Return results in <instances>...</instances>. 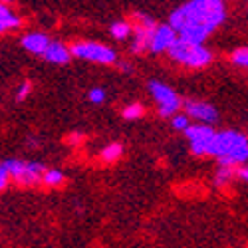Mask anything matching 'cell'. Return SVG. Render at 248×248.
Returning a JSON list of instances; mask_svg holds the SVG:
<instances>
[{
	"label": "cell",
	"instance_id": "obj_16",
	"mask_svg": "<svg viewBox=\"0 0 248 248\" xmlns=\"http://www.w3.org/2000/svg\"><path fill=\"white\" fill-rule=\"evenodd\" d=\"M64 181H66V175L60 169H46L42 185H46V187H60V185H64Z\"/></svg>",
	"mask_w": 248,
	"mask_h": 248
},
{
	"label": "cell",
	"instance_id": "obj_7",
	"mask_svg": "<svg viewBox=\"0 0 248 248\" xmlns=\"http://www.w3.org/2000/svg\"><path fill=\"white\" fill-rule=\"evenodd\" d=\"M155 28H157V24H155L153 18H149L145 14H135L133 42H131V52L133 54H143V52L149 50Z\"/></svg>",
	"mask_w": 248,
	"mask_h": 248
},
{
	"label": "cell",
	"instance_id": "obj_19",
	"mask_svg": "<svg viewBox=\"0 0 248 248\" xmlns=\"http://www.w3.org/2000/svg\"><path fill=\"white\" fill-rule=\"evenodd\" d=\"M171 125H173V129L185 133V131L191 127V117H189L187 113H175V115L171 117Z\"/></svg>",
	"mask_w": 248,
	"mask_h": 248
},
{
	"label": "cell",
	"instance_id": "obj_6",
	"mask_svg": "<svg viewBox=\"0 0 248 248\" xmlns=\"http://www.w3.org/2000/svg\"><path fill=\"white\" fill-rule=\"evenodd\" d=\"M149 93H151V97L155 99L157 108H159V113H161L163 117H173V115L179 113V109L183 108V101L179 99L177 92L171 90L167 84H163V81L151 79V81H149Z\"/></svg>",
	"mask_w": 248,
	"mask_h": 248
},
{
	"label": "cell",
	"instance_id": "obj_12",
	"mask_svg": "<svg viewBox=\"0 0 248 248\" xmlns=\"http://www.w3.org/2000/svg\"><path fill=\"white\" fill-rule=\"evenodd\" d=\"M42 58L46 62H50V64L64 66V64H68L70 58H72V50L66 44H62V42H50V46H48V50L44 52Z\"/></svg>",
	"mask_w": 248,
	"mask_h": 248
},
{
	"label": "cell",
	"instance_id": "obj_18",
	"mask_svg": "<svg viewBox=\"0 0 248 248\" xmlns=\"http://www.w3.org/2000/svg\"><path fill=\"white\" fill-rule=\"evenodd\" d=\"M143 113H145V108H143L141 103H129V106H125V108H123V111H121L123 119H129V121L139 119Z\"/></svg>",
	"mask_w": 248,
	"mask_h": 248
},
{
	"label": "cell",
	"instance_id": "obj_22",
	"mask_svg": "<svg viewBox=\"0 0 248 248\" xmlns=\"http://www.w3.org/2000/svg\"><path fill=\"white\" fill-rule=\"evenodd\" d=\"M30 92H32V84H30V81H22L20 88L16 90V101H24L30 95Z\"/></svg>",
	"mask_w": 248,
	"mask_h": 248
},
{
	"label": "cell",
	"instance_id": "obj_14",
	"mask_svg": "<svg viewBox=\"0 0 248 248\" xmlns=\"http://www.w3.org/2000/svg\"><path fill=\"white\" fill-rule=\"evenodd\" d=\"M234 177H236V167H232V165H218L215 173V185L217 187H224V185L234 181Z\"/></svg>",
	"mask_w": 248,
	"mask_h": 248
},
{
	"label": "cell",
	"instance_id": "obj_13",
	"mask_svg": "<svg viewBox=\"0 0 248 248\" xmlns=\"http://www.w3.org/2000/svg\"><path fill=\"white\" fill-rule=\"evenodd\" d=\"M20 26V16L14 14L6 4L0 6V30L8 32V30H16Z\"/></svg>",
	"mask_w": 248,
	"mask_h": 248
},
{
	"label": "cell",
	"instance_id": "obj_8",
	"mask_svg": "<svg viewBox=\"0 0 248 248\" xmlns=\"http://www.w3.org/2000/svg\"><path fill=\"white\" fill-rule=\"evenodd\" d=\"M215 129L206 123H197V125H191L185 135H187L189 143H191V151L195 155H209V147H211V141L215 137Z\"/></svg>",
	"mask_w": 248,
	"mask_h": 248
},
{
	"label": "cell",
	"instance_id": "obj_15",
	"mask_svg": "<svg viewBox=\"0 0 248 248\" xmlns=\"http://www.w3.org/2000/svg\"><path fill=\"white\" fill-rule=\"evenodd\" d=\"M109 32L115 40H127L133 34V26L127 22V20H117L109 26Z\"/></svg>",
	"mask_w": 248,
	"mask_h": 248
},
{
	"label": "cell",
	"instance_id": "obj_11",
	"mask_svg": "<svg viewBox=\"0 0 248 248\" xmlns=\"http://www.w3.org/2000/svg\"><path fill=\"white\" fill-rule=\"evenodd\" d=\"M50 42L52 40L42 32H30V34L22 36V48L30 54H36V56H44Z\"/></svg>",
	"mask_w": 248,
	"mask_h": 248
},
{
	"label": "cell",
	"instance_id": "obj_9",
	"mask_svg": "<svg viewBox=\"0 0 248 248\" xmlns=\"http://www.w3.org/2000/svg\"><path fill=\"white\" fill-rule=\"evenodd\" d=\"M183 109L191 119H195L197 123H206V125H213L218 121V111L217 108H213L209 101H201V99H185L183 101Z\"/></svg>",
	"mask_w": 248,
	"mask_h": 248
},
{
	"label": "cell",
	"instance_id": "obj_20",
	"mask_svg": "<svg viewBox=\"0 0 248 248\" xmlns=\"http://www.w3.org/2000/svg\"><path fill=\"white\" fill-rule=\"evenodd\" d=\"M231 60H232V64L238 66V68H248V48H240V50L232 52Z\"/></svg>",
	"mask_w": 248,
	"mask_h": 248
},
{
	"label": "cell",
	"instance_id": "obj_4",
	"mask_svg": "<svg viewBox=\"0 0 248 248\" xmlns=\"http://www.w3.org/2000/svg\"><path fill=\"white\" fill-rule=\"evenodd\" d=\"M2 165L8 169L10 179L18 185H36L42 183L46 165L40 161H24V159H6Z\"/></svg>",
	"mask_w": 248,
	"mask_h": 248
},
{
	"label": "cell",
	"instance_id": "obj_17",
	"mask_svg": "<svg viewBox=\"0 0 248 248\" xmlns=\"http://www.w3.org/2000/svg\"><path fill=\"white\" fill-rule=\"evenodd\" d=\"M121 155H123V147L119 143H109V145L101 149V161H106V163H115Z\"/></svg>",
	"mask_w": 248,
	"mask_h": 248
},
{
	"label": "cell",
	"instance_id": "obj_3",
	"mask_svg": "<svg viewBox=\"0 0 248 248\" xmlns=\"http://www.w3.org/2000/svg\"><path fill=\"white\" fill-rule=\"evenodd\" d=\"M167 54L185 68H206L213 62V54L204 48V44L189 42L183 38L175 40V44L169 48Z\"/></svg>",
	"mask_w": 248,
	"mask_h": 248
},
{
	"label": "cell",
	"instance_id": "obj_23",
	"mask_svg": "<svg viewBox=\"0 0 248 248\" xmlns=\"http://www.w3.org/2000/svg\"><path fill=\"white\" fill-rule=\"evenodd\" d=\"M12 179H10V173H8V169L4 167V165H0V189H6L8 187V183H10Z\"/></svg>",
	"mask_w": 248,
	"mask_h": 248
},
{
	"label": "cell",
	"instance_id": "obj_10",
	"mask_svg": "<svg viewBox=\"0 0 248 248\" xmlns=\"http://www.w3.org/2000/svg\"><path fill=\"white\" fill-rule=\"evenodd\" d=\"M179 38L177 30L171 24H161L155 28L153 38H151V46L149 52L151 54H163V52H169V48L175 44V40Z\"/></svg>",
	"mask_w": 248,
	"mask_h": 248
},
{
	"label": "cell",
	"instance_id": "obj_24",
	"mask_svg": "<svg viewBox=\"0 0 248 248\" xmlns=\"http://www.w3.org/2000/svg\"><path fill=\"white\" fill-rule=\"evenodd\" d=\"M236 179L248 183V165H240V167H236Z\"/></svg>",
	"mask_w": 248,
	"mask_h": 248
},
{
	"label": "cell",
	"instance_id": "obj_25",
	"mask_svg": "<svg viewBox=\"0 0 248 248\" xmlns=\"http://www.w3.org/2000/svg\"><path fill=\"white\" fill-rule=\"evenodd\" d=\"M8 2H12V0H2V4H8Z\"/></svg>",
	"mask_w": 248,
	"mask_h": 248
},
{
	"label": "cell",
	"instance_id": "obj_1",
	"mask_svg": "<svg viewBox=\"0 0 248 248\" xmlns=\"http://www.w3.org/2000/svg\"><path fill=\"white\" fill-rule=\"evenodd\" d=\"M226 18L224 0H189L171 12L169 24L177 30L179 38L204 44Z\"/></svg>",
	"mask_w": 248,
	"mask_h": 248
},
{
	"label": "cell",
	"instance_id": "obj_5",
	"mask_svg": "<svg viewBox=\"0 0 248 248\" xmlns=\"http://www.w3.org/2000/svg\"><path fill=\"white\" fill-rule=\"evenodd\" d=\"M70 50H72V56L86 60V62H93V64H101V66L117 64L115 50L99 42H76Z\"/></svg>",
	"mask_w": 248,
	"mask_h": 248
},
{
	"label": "cell",
	"instance_id": "obj_21",
	"mask_svg": "<svg viewBox=\"0 0 248 248\" xmlns=\"http://www.w3.org/2000/svg\"><path fill=\"white\" fill-rule=\"evenodd\" d=\"M106 90L103 88H92L90 92H88V99L92 101V103H95V106H99V103H103L106 101Z\"/></svg>",
	"mask_w": 248,
	"mask_h": 248
},
{
	"label": "cell",
	"instance_id": "obj_2",
	"mask_svg": "<svg viewBox=\"0 0 248 248\" xmlns=\"http://www.w3.org/2000/svg\"><path fill=\"white\" fill-rule=\"evenodd\" d=\"M209 155L215 157L218 165H244L248 163V137L232 129L217 131L211 141Z\"/></svg>",
	"mask_w": 248,
	"mask_h": 248
}]
</instances>
